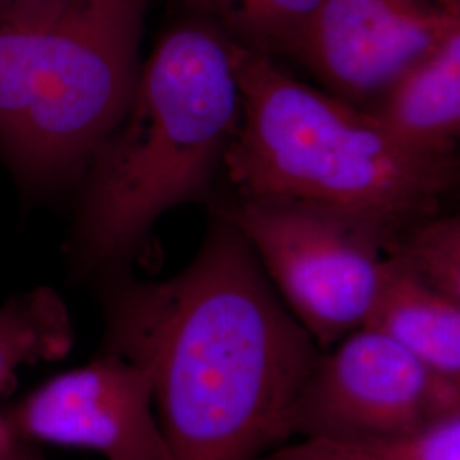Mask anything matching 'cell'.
I'll return each instance as SVG.
<instances>
[{
  "label": "cell",
  "mask_w": 460,
  "mask_h": 460,
  "mask_svg": "<svg viewBox=\"0 0 460 460\" xmlns=\"http://www.w3.org/2000/svg\"><path fill=\"white\" fill-rule=\"evenodd\" d=\"M368 113L410 147L456 155L460 135V31L410 68Z\"/></svg>",
  "instance_id": "30bf717a"
},
{
  "label": "cell",
  "mask_w": 460,
  "mask_h": 460,
  "mask_svg": "<svg viewBox=\"0 0 460 460\" xmlns=\"http://www.w3.org/2000/svg\"><path fill=\"white\" fill-rule=\"evenodd\" d=\"M102 349L144 367L174 460H254L285 444L321 355L246 237L215 214L191 263L167 279H99Z\"/></svg>",
  "instance_id": "6da1fadb"
},
{
  "label": "cell",
  "mask_w": 460,
  "mask_h": 460,
  "mask_svg": "<svg viewBox=\"0 0 460 460\" xmlns=\"http://www.w3.org/2000/svg\"><path fill=\"white\" fill-rule=\"evenodd\" d=\"M241 121L224 171L237 195L324 201L397 222L442 214L459 157L410 147L374 116L234 43Z\"/></svg>",
  "instance_id": "3957f363"
},
{
  "label": "cell",
  "mask_w": 460,
  "mask_h": 460,
  "mask_svg": "<svg viewBox=\"0 0 460 460\" xmlns=\"http://www.w3.org/2000/svg\"><path fill=\"white\" fill-rule=\"evenodd\" d=\"M460 414V380L418 360L376 329L321 351L288 412L304 437L410 435Z\"/></svg>",
  "instance_id": "8992f818"
},
{
  "label": "cell",
  "mask_w": 460,
  "mask_h": 460,
  "mask_svg": "<svg viewBox=\"0 0 460 460\" xmlns=\"http://www.w3.org/2000/svg\"><path fill=\"white\" fill-rule=\"evenodd\" d=\"M459 31L460 0H321L294 60L331 96L368 111Z\"/></svg>",
  "instance_id": "52a82bcc"
},
{
  "label": "cell",
  "mask_w": 460,
  "mask_h": 460,
  "mask_svg": "<svg viewBox=\"0 0 460 460\" xmlns=\"http://www.w3.org/2000/svg\"><path fill=\"white\" fill-rule=\"evenodd\" d=\"M17 442L21 440L14 435L5 412H0V460H4V457L16 447Z\"/></svg>",
  "instance_id": "9a60e30c"
},
{
  "label": "cell",
  "mask_w": 460,
  "mask_h": 460,
  "mask_svg": "<svg viewBox=\"0 0 460 460\" xmlns=\"http://www.w3.org/2000/svg\"><path fill=\"white\" fill-rule=\"evenodd\" d=\"M5 416L22 442L87 448L106 460H174L147 370L115 351L49 378Z\"/></svg>",
  "instance_id": "ba28073f"
},
{
  "label": "cell",
  "mask_w": 460,
  "mask_h": 460,
  "mask_svg": "<svg viewBox=\"0 0 460 460\" xmlns=\"http://www.w3.org/2000/svg\"><path fill=\"white\" fill-rule=\"evenodd\" d=\"M239 47L296 58L321 0H180Z\"/></svg>",
  "instance_id": "8fae6325"
},
{
  "label": "cell",
  "mask_w": 460,
  "mask_h": 460,
  "mask_svg": "<svg viewBox=\"0 0 460 460\" xmlns=\"http://www.w3.org/2000/svg\"><path fill=\"white\" fill-rule=\"evenodd\" d=\"M385 256L445 296L460 300L459 215L416 218L397 232Z\"/></svg>",
  "instance_id": "5bb4252c"
},
{
  "label": "cell",
  "mask_w": 460,
  "mask_h": 460,
  "mask_svg": "<svg viewBox=\"0 0 460 460\" xmlns=\"http://www.w3.org/2000/svg\"><path fill=\"white\" fill-rule=\"evenodd\" d=\"M150 0H55L0 16V155L26 191L83 180L132 98Z\"/></svg>",
  "instance_id": "277c9868"
},
{
  "label": "cell",
  "mask_w": 460,
  "mask_h": 460,
  "mask_svg": "<svg viewBox=\"0 0 460 460\" xmlns=\"http://www.w3.org/2000/svg\"><path fill=\"white\" fill-rule=\"evenodd\" d=\"M244 235L296 321L326 351L363 328L406 224L324 201L237 195L214 205ZM410 224V222H408Z\"/></svg>",
  "instance_id": "5b68a950"
},
{
  "label": "cell",
  "mask_w": 460,
  "mask_h": 460,
  "mask_svg": "<svg viewBox=\"0 0 460 460\" xmlns=\"http://www.w3.org/2000/svg\"><path fill=\"white\" fill-rule=\"evenodd\" d=\"M254 460H460V414L410 435L305 437Z\"/></svg>",
  "instance_id": "4fadbf2b"
},
{
  "label": "cell",
  "mask_w": 460,
  "mask_h": 460,
  "mask_svg": "<svg viewBox=\"0 0 460 460\" xmlns=\"http://www.w3.org/2000/svg\"><path fill=\"white\" fill-rule=\"evenodd\" d=\"M49 2H55V0H0V16L21 13V11L49 4Z\"/></svg>",
  "instance_id": "2e32d148"
},
{
  "label": "cell",
  "mask_w": 460,
  "mask_h": 460,
  "mask_svg": "<svg viewBox=\"0 0 460 460\" xmlns=\"http://www.w3.org/2000/svg\"><path fill=\"white\" fill-rule=\"evenodd\" d=\"M241 110L234 41L193 16L163 34L84 172L68 241L74 270L98 279L130 271L150 254L165 212L208 201Z\"/></svg>",
  "instance_id": "7a4b0ae2"
},
{
  "label": "cell",
  "mask_w": 460,
  "mask_h": 460,
  "mask_svg": "<svg viewBox=\"0 0 460 460\" xmlns=\"http://www.w3.org/2000/svg\"><path fill=\"white\" fill-rule=\"evenodd\" d=\"M72 345V319L57 292L38 287L11 296L0 307V391L22 365L60 360Z\"/></svg>",
  "instance_id": "7c38bea8"
},
{
  "label": "cell",
  "mask_w": 460,
  "mask_h": 460,
  "mask_svg": "<svg viewBox=\"0 0 460 460\" xmlns=\"http://www.w3.org/2000/svg\"><path fill=\"white\" fill-rule=\"evenodd\" d=\"M363 328L376 329L435 372L460 380V300L385 256Z\"/></svg>",
  "instance_id": "9c48e42d"
},
{
  "label": "cell",
  "mask_w": 460,
  "mask_h": 460,
  "mask_svg": "<svg viewBox=\"0 0 460 460\" xmlns=\"http://www.w3.org/2000/svg\"><path fill=\"white\" fill-rule=\"evenodd\" d=\"M4 460H45L38 452L28 445V442H17L16 447L4 457Z\"/></svg>",
  "instance_id": "e0dca14e"
}]
</instances>
